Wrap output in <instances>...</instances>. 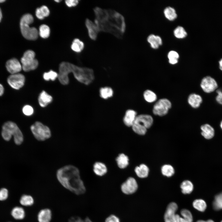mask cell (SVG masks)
I'll list each match as a JSON object with an SVG mask.
<instances>
[{"mask_svg":"<svg viewBox=\"0 0 222 222\" xmlns=\"http://www.w3.org/2000/svg\"><path fill=\"white\" fill-rule=\"evenodd\" d=\"M7 81L12 88L19 89L23 86L25 82V77L23 74L21 73L11 74L8 77Z\"/></svg>","mask_w":222,"mask_h":222,"instance_id":"obj_12","label":"cell"},{"mask_svg":"<svg viewBox=\"0 0 222 222\" xmlns=\"http://www.w3.org/2000/svg\"><path fill=\"white\" fill-rule=\"evenodd\" d=\"M137 116L136 112L133 109L126 111L123 118L124 124L128 127H132Z\"/></svg>","mask_w":222,"mask_h":222,"instance_id":"obj_15","label":"cell"},{"mask_svg":"<svg viewBox=\"0 0 222 222\" xmlns=\"http://www.w3.org/2000/svg\"><path fill=\"white\" fill-rule=\"evenodd\" d=\"M33 20V16L30 14H24L20 19V26L22 34L25 39L29 40H35L38 36L37 29L30 26Z\"/></svg>","mask_w":222,"mask_h":222,"instance_id":"obj_5","label":"cell"},{"mask_svg":"<svg viewBox=\"0 0 222 222\" xmlns=\"http://www.w3.org/2000/svg\"><path fill=\"white\" fill-rule=\"evenodd\" d=\"M49 14V9L47 6L44 5L37 8L35 11L36 16L40 19H43L45 17L48 16Z\"/></svg>","mask_w":222,"mask_h":222,"instance_id":"obj_28","label":"cell"},{"mask_svg":"<svg viewBox=\"0 0 222 222\" xmlns=\"http://www.w3.org/2000/svg\"><path fill=\"white\" fill-rule=\"evenodd\" d=\"M113 92L112 89L109 87L101 88L100 90V95L101 97L104 99H107L112 97Z\"/></svg>","mask_w":222,"mask_h":222,"instance_id":"obj_32","label":"cell"},{"mask_svg":"<svg viewBox=\"0 0 222 222\" xmlns=\"http://www.w3.org/2000/svg\"><path fill=\"white\" fill-rule=\"evenodd\" d=\"M216 92L217 95L216 98V101L218 103L222 105V91L220 89H218Z\"/></svg>","mask_w":222,"mask_h":222,"instance_id":"obj_44","label":"cell"},{"mask_svg":"<svg viewBox=\"0 0 222 222\" xmlns=\"http://www.w3.org/2000/svg\"><path fill=\"white\" fill-rule=\"evenodd\" d=\"M178 208L176 203L172 202L168 205L164 215L165 222H176L175 212Z\"/></svg>","mask_w":222,"mask_h":222,"instance_id":"obj_13","label":"cell"},{"mask_svg":"<svg viewBox=\"0 0 222 222\" xmlns=\"http://www.w3.org/2000/svg\"><path fill=\"white\" fill-rule=\"evenodd\" d=\"M85 222H93L89 217H87L84 219Z\"/></svg>","mask_w":222,"mask_h":222,"instance_id":"obj_50","label":"cell"},{"mask_svg":"<svg viewBox=\"0 0 222 222\" xmlns=\"http://www.w3.org/2000/svg\"><path fill=\"white\" fill-rule=\"evenodd\" d=\"M65 2L66 5L69 7L76 6L79 3L77 0H66Z\"/></svg>","mask_w":222,"mask_h":222,"instance_id":"obj_45","label":"cell"},{"mask_svg":"<svg viewBox=\"0 0 222 222\" xmlns=\"http://www.w3.org/2000/svg\"><path fill=\"white\" fill-rule=\"evenodd\" d=\"M38 100L40 106L45 107L52 102V97L45 91H43L39 95Z\"/></svg>","mask_w":222,"mask_h":222,"instance_id":"obj_21","label":"cell"},{"mask_svg":"<svg viewBox=\"0 0 222 222\" xmlns=\"http://www.w3.org/2000/svg\"><path fill=\"white\" fill-rule=\"evenodd\" d=\"M93 171L97 175L102 176L107 172V168L106 165L100 162H95L93 165Z\"/></svg>","mask_w":222,"mask_h":222,"instance_id":"obj_20","label":"cell"},{"mask_svg":"<svg viewBox=\"0 0 222 222\" xmlns=\"http://www.w3.org/2000/svg\"><path fill=\"white\" fill-rule=\"evenodd\" d=\"M171 106V103L168 99H161L154 105L153 113L155 115L163 116L167 113Z\"/></svg>","mask_w":222,"mask_h":222,"instance_id":"obj_9","label":"cell"},{"mask_svg":"<svg viewBox=\"0 0 222 222\" xmlns=\"http://www.w3.org/2000/svg\"><path fill=\"white\" fill-rule=\"evenodd\" d=\"M5 1L4 0H0V3H1L2 2H5Z\"/></svg>","mask_w":222,"mask_h":222,"instance_id":"obj_53","label":"cell"},{"mask_svg":"<svg viewBox=\"0 0 222 222\" xmlns=\"http://www.w3.org/2000/svg\"><path fill=\"white\" fill-rule=\"evenodd\" d=\"M193 206L194 208L199 211L204 212L207 208L205 202L202 199H196L193 202Z\"/></svg>","mask_w":222,"mask_h":222,"instance_id":"obj_35","label":"cell"},{"mask_svg":"<svg viewBox=\"0 0 222 222\" xmlns=\"http://www.w3.org/2000/svg\"><path fill=\"white\" fill-rule=\"evenodd\" d=\"M22 111L23 113L27 116L32 115L34 112L33 108L31 106L28 105L24 106L23 108Z\"/></svg>","mask_w":222,"mask_h":222,"instance_id":"obj_41","label":"cell"},{"mask_svg":"<svg viewBox=\"0 0 222 222\" xmlns=\"http://www.w3.org/2000/svg\"><path fill=\"white\" fill-rule=\"evenodd\" d=\"M57 179L65 188L77 195L84 194L85 187L81 179L79 169L72 165L64 166L56 172Z\"/></svg>","mask_w":222,"mask_h":222,"instance_id":"obj_2","label":"cell"},{"mask_svg":"<svg viewBox=\"0 0 222 222\" xmlns=\"http://www.w3.org/2000/svg\"><path fill=\"white\" fill-rule=\"evenodd\" d=\"M164 14L165 17L170 21L175 20L177 17L175 9L171 7H166L164 10Z\"/></svg>","mask_w":222,"mask_h":222,"instance_id":"obj_31","label":"cell"},{"mask_svg":"<svg viewBox=\"0 0 222 222\" xmlns=\"http://www.w3.org/2000/svg\"><path fill=\"white\" fill-rule=\"evenodd\" d=\"M200 86L203 90L208 93L214 92L218 87V84L216 80L209 76L204 77L202 79Z\"/></svg>","mask_w":222,"mask_h":222,"instance_id":"obj_11","label":"cell"},{"mask_svg":"<svg viewBox=\"0 0 222 222\" xmlns=\"http://www.w3.org/2000/svg\"><path fill=\"white\" fill-rule=\"evenodd\" d=\"M51 211L48 208L43 209L39 212L37 219L39 222H50L52 218Z\"/></svg>","mask_w":222,"mask_h":222,"instance_id":"obj_19","label":"cell"},{"mask_svg":"<svg viewBox=\"0 0 222 222\" xmlns=\"http://www.w3.org/2000/svg\"><path fill=\"white\" fill-rule=\"evenodd\" d=\"M4 91V87L2 85L0 84V96H2L3 94Z\"/></svg>","mask_w":222,"mask_h":222,"instance_id":"obj_47","label":"cell"},{"mask_svg":"<svg viewBox=\"0 0 222 222\" xmlns=\"http://www.w3.org/2000/svg\"><path fill=\"white\" fill-rule=\"evenodd\" d=\"M35 52L31 50L26 51L21 59L23 70L29 72L35 69L38 65V62L35 59Z\"/></svg>","mask_w":222,"mask_h":222,"instance_id":"obj_8","label":"cell"},{"mask_svg":"<svg viewBox=\"0 0 222 222\" xmlns=\"http://www.w3.org/2000/svg\"><path fill=\"white\" fill-rule=\"evenodd\" d=\"M8 196V191L5 188H2L0 190V200H6Z\"/></svg>","mask_w":222,"mask_h":222,"instance_id":"obj_43","label":"cell"},{"mask_svg":"<svg viewBox=\"0 0 222 222\" xmlns=\"http://www.w3.org/2000/svg\"><path fill=\"white\" fill-rule=\"evenodd\" d=\"M71 48L74 51L76 52H80L83 50L84 48V44L79 39L76 38L73 40Z\"/></svg>","mask_w":222,"mask_h":222,"instance_id":"obj_30","label":"cell"},{"mask_svg":"<svg viewBox=\"0 0 222 222\" xmlns=\"http://www.w3.org/2000/svg\"><path fill=\"white\" fill-rule=\"evenodd\" d=\"M161 171L163 175L168 177L172 176L175 172L174 167L170 164L162 166L161 168Z\"/></svg>","mask_w":222,"mask_h":222,"instance_id":"obj_29","label":"cell"},{"mask_svg":"<svg viewBox=\"0 0 222 222\" xmlns=\"http://www.w3.org/2000/svg\"><path fill=\"white\" fill-rule=\"evenodd\" d=\"M201 134L204 138L210 139L213 138L215 134L214 128L209 124H204L200 127Z\"/></svg>","mask_w":222,"mask_h":222,"instance_id":"obj_18","label":"cell"},{"mask_svg":"<svg viewBox=\"0 0 222 222\" xmlns=\"http://www.w3.org/2000/svg\"><path fill=\"white\" fill-rule=\"evenodd\" d=\"M72 73L75 78L79 82L86 85L91 84L94 79L93 70L86 67H81L71 63L63 62L59 65L58 79L64 85L69 83L68 75Z\"/></svg>","mask_w":222,"mask_h":222,"instance_id":"obj_3","label":"cell"},{"mask_svg":"<svg viewBox=\"0 0 222 222\" xmlns=\"http://www.w3.org/2000/svg\"><path fill=\"white\" fill-rule=\"evenodd\" d=\"M2 135L6 141H9L13 135L15 143L17 145H21L24 140L23 133L17 125L15 123L8 121L3 125Z\"/></svg>","mask_w":222,"mask_h":222,"instance_id":"obj_4","label":"cell"},{"mask_svg":"<svg viewBox=\"0 0 222 222\" xmlns=\"http://www.w3.org/2000/svg\"><path fill=\"white\" fill-rule=\"evenodd\" d=\"M179 57L178 53L174 51H170L168 54L169 63L172 64H176L178 62Z\"/></svg>","mask_w":222,"mask_h":222,"instance_id":"obj_40","label":"cell"},{"mask_svg":"<svg viewBox=\"0 0 222 222\" xmlns=\"http://www.w3.org/2000/svg\"><path fill=\"white\" fill-rule=\"evenodd\" d=\"M2 18V13L1 10L0 8V22H1Z\"/></svg>","mask_w":222,"mask_h":222,"instance_id":"obj_51","label":"cell"},{"mask_svg":"<svg viewBox=\"0 0 222 222\" xmlns=\"http://www.w3.org/2000/svg\"><path fill=\"white\" fill-rule=\"evenodd\" d=\"M134 171L138 177L141 178L147 177L149 172L148 166L144 164H141L139 166H136Z\"/></svg>","mask_w":222,"mask_h":222,"instance_id":"obj_23","label":"cell"},{"mask_svg":"<svg viewBox=\"0 0 222 222\" xmlns=\"http://www.w3.org/2000/svg\"><path fill=\"white\" fill-rule=\"evenodd\" d=\"M116 161L118 167L121 169L126 168L129 164L128 157L124 153L119 154L116 157Z\"/></svg>","mask_w":222,"mask_h":222,"instance_id":"obj_24","label":"cell"},{"mask_svg":"<svg viewBox=\"0 0 222 222\" xmlns=\"http://www.w3.org/2000/svg\"><path fill=\"white\" fill-rule=\"evenodd\" d=\"M180 213L183 217L176 214V222H193V217L191 212L186 209H182Z\"/></svg>","mask_w":222,"mask_h":222,"instance_id":"obj_22","label":"cell"},{"mask_svg":"<svg viewBox=\"0 0 222 222\" xmlns=\"http://www.w3.org/2000/svg\"><path fill=\"white\" fill-rule=\"evenodd\" d=\"M196 222H214L213 220H209L207 221H204L203 220H198Z\"/></svg>","mask_w":222,"mask_h":222,"instance_id":"obj_48","label":"cell"},{"mask_svg":"<svg viewBox=\"0 0 222 222\" xmlns=\"http://www.w3.org/2000/svg\"><path fill=\"white\" fill-rule=\"evenodd\" d=\"M68 222H85V221L79 216H73L69 218Z\"/></svg>","mask_w":222,"mask_h":222,"instance_id":"obj_46","label":"cell"},{"mask_svg":"<svg viewBox=\"0 0 222 222\" xmlns=\"http://www.w3.org/2000/svg\"><path fill=\"white\" fill-rule=\"evenodd\" d=\"M85 24L88 31L89 37L92 40H96L99 32L94 23L89 19L87 18L85 20Z\"/></svg>","mask_w":222,"mask_h":222,"instance_id":"obj_16","label":"cell"},{"mask_svg":"<svg viewBox=\"0 0 222 222\" xmlns=\"http://www.w3.org/2000/svg\"><path fill=\"white\" fill-rule=\"evenodd\" d=\"M153 123V119L151 115L142 114L137 116L131 127L135 133L143 135L146 133L147 129L152 126Z\"/></svg>","mask_w":222,"mask_h":222,"instance_id":"obj_6","label":"cell"},{"mask_svg":"<svg viewBox=\"0 0 222 222\" xmlns=\"http://www.w3.org/2000/svg\"><path fill=\"white\" fill-rule=\"evenodd\" d=\"M220 127L221 129L222 130V120L220 122Z\"/></svg>","mask_w":222,"mask_h":222,"instance_id":"obj_52","label":"cell"},{"mask_svg":"<svg viewBox=\"0 0 222 222\" xmlns=\"http://www.w3.org/2000/svg\"><path fill=\"white\" fill-rule=\"evenodd\" d=\"M6 66L8 71L12 74L19 73L22 69L21 64L15 58L8 60L6 63Z\"/></svg>","mask_w":222,"mask_h":222,"instance_id":"obj_14","label":"cell"},{"mask_svg":"<svg viewBox=\"0 0 222 222\" xmlns=\"http://www.w3.org/2000/svg\"><path fill=\"white\" fill-rule=\"evenodd\" d=\"M143 97L146 101L149 103H152L157 99L156 94L153 91L147 89L145 90L143 94Z\"/></svg>","mask_w":222,"mask_h":222,"instance_id":"obj_33","label":"cell"},{"mask_svg":"<svg viewBox=\"0 0 222 222\" xmlns=\"http://www.w3.org/2000/svg\"><path fill=\"white\" fill-rule=\"evenodd\" d=\"M58 74L52 70H51L47 72H44L43 75V78L46 81L51 80L54 81L58 77Z\"/></svg>","mask_w":222,"mask_h":222,"instance_id":"obj_39","label":"cell"},{"mask_svg":"<svg viewBox=\"0 0 222 222\" xmlns=\"http://www.w3.org/2000/svg\"><path fill=\"white\" fill-rule=\"evenodd\" d=\"M30 130L34 138L38 141H45L51 137L50 129L39 121H36L31 125Z\"/></svg>","mask_w":222,"mask_h":222,"instance_id":"obj_7","label":"cell"},{"mask_svg":"<svg viewBox=\"0 0 222 222\" xmlns=\"http://www.w3.org/2000/svg\"><path fill=\"white\" fill-rule=\"evenodd\" d=\"M220 69L222 71V59L219 62Z\"/></svg>","mask_w":222,"mask_h":222,"instance_id":"obj_49","label":"cell"},{"mask_svg":"<svg viewBox=\"0 0 222 222\" xmlns=\"http://www.w3.org/2000/svg\"><path fill=\"white\" fill-rule=\"evenodd\" d=\"M50 34L49 27L45 24L41 25L39 28V34L41 37L45 39L48 38Z\"/></svg>","mask_w":222,"mask_h":222,"instance_id":"obj_37","label":"cell"},{"mask_svg":"<svg viewBox=\"0 0 222 222\" xmlns=\"http://www.w3.org/2000/svg\"><path fill=\"white\" fill-rule=\"evenodd\" d=\"M61 1V0H55V1L57 2H60Z\"/></svg>","mask_w":222,"mask_h":222,"instance_id":"obj_54","label":"cell"},{"mask_svg":"<svg viewBox=\"0 0 222 222\" xmlns=\"http://www.w3.org/2000/svg\"><path fill=\"white\" fill-rule=\"evenodd\" d=\"M148 42L150 44L152 48L156 49L161 45L162 41L160 37L154 35H150L148 36L147 39Z\"/></svg>","mask_w":222,"mask_h":222,"instance_id":"obj_25","label":"cell"},{"mask_svg":"<svg viewBox=\"0 0 222 222\" xmlns=\"http://www.w3.org/2000/svg\"><path fill=\"white\" fill-rule=\"evenodd\" d=\"M221 222H222V220L221 221Z\"/></svg>","mask_w":222,"mask_h":222,"instance_id":"obj_55","label":"cell"},{"mask_svg":"<svg viewBox=\"0 0 222 222\" xmlns=\"http://www.w3.org/2000/svg\"><path fill=\"white\" fill-rule=\"evenodd\" d=\"M214 210L218 211L222 209V192L216 195L212 203Z\"/></svg>","mask_w":222,"mask_h":222,"instance_id":"obj_34","label":"cell"},{"mask_svg":"<svg viewBox=\"0 0 222 222\" xmlns=\"http://www.w3.org/2000/svg\"><path fill=\"white\" fill-rule=\"evenodd\" d=\"M175 36L178 39H183L185 38L187 33L184 28L182 27H177L174 31Z\"/></svg>","mask_w":222,"mask_h":222,"instance_id":"obj_38","label":"cell"},{"mask_svg":"<svg viewBox=\"0 0 222 222\" xmlns=\"http://www.w3.org/2000/svg\"><path fill=\"white\" fill-rule=\"evenodd\" d=\"M187 101L188 104L192 107L196 109L200 106L202 103L203 99L200 95L193 93L189 96Z\"/></svg>","mask_w":222,"mask_h":222,"instance_id":"obj_17","label":"cell"},{"mask_svg":"<svg viewBox=\"0 0 222 222\" xmlns=\"http://www.w3.org/2000/svg\"><path fill=\"white\" fill-rule=\"evenodd\" d=\"M12 216L16 220H22L25 216V212L22 207H16L14 208L11 212Z\"/></svg>","mask_w":222,"mask_h":222,"instance_id":"obj_27","label":"cell"},{"mask_svg":"<svg viewBox=\"0 0 222 222\" xmlns=\"http://www.w3.org/2000/svg\"><path fill=\"white\" fill-rule=\"evenodd\" d=\"M95 15L94 24L98 32L110 33L119 39L123 36L126 29L123 16L111 9H103L96 7L93 9Z\"/></svg>","mask_w":222,"mask_h":222,"instance_id":"obj_1","label":"cell"},{"mask_svg":"<svg viewBox=\"0 0 222 222\" xmlns=\"http://www.w3.org/2000/svg\"><path fill=\"white\" fill-rule=\"evenodd\" d=\"M20 203L23 205L25 206H30L32 205L34 203V199L30 195H24L21 197L20 199Z\"/></svg>","mask_w":222,"mask_h":222,"instance_id":"obj_36","label":"cell"},{"mask_svg":"<svg viewBox=\"0 0 222 222\" xmlns=\"http://www.w3.org/2000/svg\"><path fill=\"white\" fill-rule=\"evenodd\" d=\"M180 187L182 193L184 194H190L194 188L193 183L189 180L183 181L181 183Z\"/></svg>","mask_w":222,"mask_h":222,"instance_id":"obj_26","label":"cell"},{"mask_svg":"<svg viewBox=\"0 0 222 222\" xmlns=\"http://www.w3.org/2000/svg\"><path fill=\"white\" fill-rule=\"evenodd\" d=\"M138 188L137 182L135 178L130 177L123 183L121 186L122 192L126 195H131L135 193Z\"/></svg>","mask_w":222,"mask_h":222,"instance_id":"obj_10","label":"cell"},{"mask_svg":"<svg viewBox=\"0 0 222 222\" xmlns=\"http://www.w3.org/2000/svg\"><path fill=\"white\" fill-rule=\"evenodd\" d=\"M105 222H121L119 218L115 215H110L107 217Z\"/></svg>","mask_w":222,"mask_h":222,"instance_id":"obj_42","label":"cell"}]
</instances>
